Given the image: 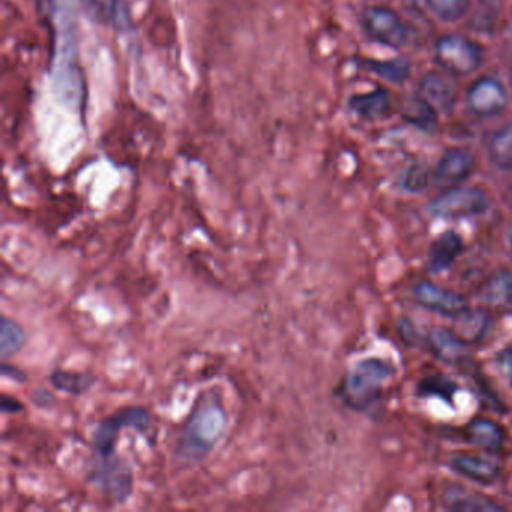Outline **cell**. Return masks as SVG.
<instances>
[{
  "instance_id": "obj_1",
  "label": "cell",
  "mask_w": 512,
  "mask_h": 512,
  "mask_svg": "<svg viewBox=\"0 0 512 512\" xmlns=\"http://www.w3.org/2000/svg\"><path fill=\"white\" fill-rule=\"evenodd\" d=\"M389 377L391 367L385 361L379 358L362 359L344 376L341 398L352 409H367L380 397Z\"/></svg>"
},
{
  "instance_id": "obj_2",
  "label": "cell",
  "mask_w": 512,
  "mask_h": 512,
  "mask_svg": "<svg viewBox=\"0 0 512 512\" xmlns=\"http://www.w3.org/2000/svg\"><path fill=\"white\" fill-rule=\"evenodd\" d=\"M151 425V413L143 406H128L116 410L113 415L101 419L92 433V454L94 460L115 457L119 434L125 428L145 433Z\"/></svg>"
},
{
  "instance_id": "obj_3",
  "label": "cell",
  "mask_w": 512,
  "mask_h": 512,
  "mask_svg": "<svg viewBox=\"0 0 512 512\" xmlns=\"http://www.w3.org/2000/svg\"><path fill=\"white\" fill-rule=\"evenodd\" d=\"M437 64L452 76H469L484 61V50L475 41L460 35H446L437 41Z\"/></svg>"
},
{
  "instance_id": "obj_4",
  "label": "cell",
  "mask_w": 512,
  "mask_h": 512,
  "mask_svg": "<svg viewBox=\"0 0 512 512\" xmlns=\"http://www.w3.org/2000/svg\"><path fill=\"white\" fill-rule=\"evenodd\" d=\"M88 476L89 481L94 482L113 502L125 503L133 494V469L118 455L92 461Z\"/></svg>"
},
{
  "instance_id": "obj_5",
  "label": "cell",
  "mask_w": 512,
  "mask_h": 512,
  "mask_svg": "<svg viewBox=\"0 0 512 512\" xmlns=\"http://www.w3.org/2000/svg\"><path fill=\"white\" fill-rule=\"evenodd\" d=\"M488 196L475 187H455L431 203V212L440 218H467L487 211Z\"/></svg>"
},
{
  "instance_id": "obj_6",
  "label": "cell",
  "mask_w": 512,
  "mask_h": 512,
  "mask_svg": "<svg viewBox=\"0 0 512 512\" xmlns=\"http://www.w3.org/2000/svg\"><path fill=\"white\" fill-rule=\"evenodd\" d=\"M361 26L370 40L391 49L407 43V31L397 13L385 7H370L362 11Z\"/></svg>"
},
{
  "instance_id": "obj_7",
  "label": "cell",
  "mask_w": 512,
  "mask_h": 512,
  "mask_svg": "<svg viewBox=\"0 0 512 512\" xmlns=\"http://www.w3.org/2000/svg\"><path fill=\"white\" fill-rule=\"evenodd\" d=\"M467 104L479 118H493L500 115L508 104V95L499 80L481 77L470 86Z\"/></svg>"
},
{
  "instance_id": "obj_8",
  "label": "cell",
  "mask_w": 512,
  "mask_h": 512,
  "mask_svg": "<svg viewBox=\"0 0 512 512\" xmlns=\"http://www.w3.org/2000/svg\"><path fill=\"white\" fill-rule=\"evenodd\" d=\"M413 293L419 305L443 316L455 317L469 308V302L461 293L436 286L430 281H421Z\"/></svg>"
},
{
  "instance_id": "obj_9",
  "label": "cell",
  "mask_w": 512,
  "mask_h": 512,
  "mask_svg": "<svg viewBox=\"0 0 512 512\" xmlns=\"http://www.w3.org/2000/svg\"><path fill=\"white\" fill-rule=\"evenodd\" d=\"M452 466L467 478L481 484H491L502 473V463L494 452L487 454H461L454 458Z\"/></svg>"
},
{
  "instance_id": "obj_10",
  "label": "cell",
  "mask_w": 512,
  "mask_h": 512,
  "mask_svg": "<svg viewBox=\"0 0 512 512\" xmlns=\"http://www.w3.org/2000/svg\"><path fill=\"white\" fill-rule=\"evenodd\" d=\"M475 166L476 160L472 152L466 149H451L437 164L436 181L451 187L460 184L472 175Z\"/></svg>"
},
{
  "instance_id": "obj_11",
  "label": "cell",
  "mask_w": 512,
  "mask_h": 512,
  "mask_svg": "<svg viewBox=\"0 0 512 512\" xmlns=\"http://www.w3.org/2000/svg\"><path fill=\"white\" fill-rule=\"evenodd\" d=\"M443 506L454 512H502V505L491 500L484 494L466 488L452 487L443 494Z\"/></svg>"
},
{
  "instance_id": "obj_12",
  "label": "cell",
  "mask_w": 512,
  "mask_h": 512,
  "mask_svg": "<svg viewBox=\"0 0 512 512\" xmlns=\"http://www.w3.org/2000/svg\"><path fill=\"white\" fill-rule=\"evenodd\" d=\"M467 442L479 446L487 452H499L506 442V433L497 422L491 419L479 418L470 422L464 430Z\"/></svg>"
},
{
  "instance_id": "obj_13",
  "label": "cell",
  "mask_w": 512,
  "mask_h": 512,
  "mask_svg": "<svg viewBox=\"0 0 512 512\" xmlns=\"http://www.w3.org/2000/svg\"><path fill=\"white\" fill-rule=\"evenodd\" d=\"M421 91L425 100L443 113L452 112L455 104V89L448 79L439 73H428L422 79Z\"/></svg>"
},
{
  "instance_id": "obj_14",
  "label": "cell",
  "mask_w": 512,
  "mask_h": 512,
  "mask_svg": "<svg viewBox=\"0 0 512 512\" xmlns=\"http://www.w3.org/2000/svg\"><path fill=\"white\" fill-rule=\"evenodd\" d=\"M464 244L460 236L454 232H446L433 242L428 254L431 271L442 272L455 262L463 253Z\"/></svg>"
},
{
  "instance_id": "obj_15",
  "label": "cell",
  "mask_w": 512,
  "mask_h": 512,
  "mask_svg": "<svg viewBox=\"0 0 512 512\" xmlns=\"http://www.w3.org/2000/svg\"><path fill=\"white\" fill-rule=\"evenodd\" d=\"M350 109L368 121H380L389 116L392 110V101L388 92L383 89L368 92V94L356 95L350 100Z\"/></svg>"
},
{
  "instance_id": "obj_16",
  "label": "cell",
  "mask_w": 512,
  "mask_h": 512,
  "mask_svg": "<svg viewBox=\"0 0 512 512\" xmlns=\"http://www.w3.org/2000/svg\"><path fill=\"white\" fill-rule=\"evenodd\" d=\"M454 332L464 344H476L487 334L488 314L484 310H470L467 308L463 313L455 316Z\"/></svg>"
},
{
  "instance_id": "obj_17",
  "label": "cell",
  "mask_w": 512,
  "mask_h": 512,
  "mask_svg": "<svg viewBox=\"0 0 512 512\" xmlns=\"http://www.w3.org/2000/svg\"><path fill=\"white\" fill-rule=\"evenodd\" d=\"M481 299L491 307L512 305V272L499 271L491 275L481 287Z\"/></svg>"
},
{
  "instance_id": "obj_18",
  "label": "cell",
  "mask_w": 512,
  "mask_h": 512,
  "mask_svg": "<svg viewBox=\"0 0 512 512\" xmlns=\"http://www.w3.org/2000/svg\"><path fill=\"white\" fill-rule=\"evenodd\" d=\"M488 157L500 170H512V122L494 131L488 139Z\"/></svg>"
},
{
  "instance_id": "obj_19",
  "label": "cell",
  "mask_w": 512,
  "mask_h": 512,
  "mask_svg": "<svg viewBox=\"0 0 512 512\" xmlns=\"http://www.w3.org/2000/svg\"><path fill=\"white\" fill-rule=\"evenodd\" d=\"M457 335L446 329H434L430 334V347L437 358L446 362H458L466 356V347Z\"/></svg>"
},
{
  "instance_id": "obj_20",
  "label": "cell",
  "mask_w": 512,
  "mask_h": 512,
  "mask_svg": "<svg viewBox=\"0 0 512 512\" xmlns=\"http://www.w3.org/2000/svg\"><path fill=\"white\" fill-rule=\"evenodd\" d=\"M53 388L70 395H83L97 383V377L80 371L55 370L49 377Z\"/></svg>"
},
{
  "instance_id": "obj_21",
  "label": "cell",
  "mask_w": 512,
  "mask_h": 512,
  "mask_svg": "<svg viewBox=\"0 0 512 512\" xmlns=\"http://www.w3.org/2000/svg\"><path fill=\"white\" fill-rule=\"evenodd\" d=\"M26 332L19 322L10 319V317H2L0 322V356L7 359L16 356L20 350L25 347Z\"/></svg>"
},
{
  "instance_id": "obj_22",
  "label": "cell",
  "mask_w": 512,
  "mask_h": 512,
  "mask_svg": "<svg viewBox=\"0 0 512 512\" xmlns=\"http://www.w3.org/2000/svg\"><path fill=\"white\" fill-rule=\"evenodd\" d=\"M89 4L92 5L95 13L113 28L121 31L131 28L130 11L122 0H89Z\"/></svg>"
},
{
  "instance_id": "obj_23",
  "label": "cell",
  "mask_w": 512,
  "mask_h": 512,
  "mask_svg": "<svg viewBox=\"0 0 512 512\" xmlns=\"http://www.w3.org/2000/svg\"><path fill=\"white\" fill-rule=\"evenodd\" d=\"M427 5L443 22H457L466 14L469 0H427Z\"/></svg>"
},
{
  "instance_id": "obj_24",
  "label": "cell",
  "mask_w": 512,
  "mask_h": 512,
  "mask_svg": "<svg viewBox=\"0 0 512 512\" xmlns=\"http://www.w3.org/2000/svg\"><path fill=\"white\" fill-rule=\"evenodd\" d=\"M370 62L368 68L377 76L389 80V82L403 83L409 77V64L403 59H395V61L386 62Z\"/></svg>"
},
{
  "instance_id": "obj_25",
  "label": "cell",
  "mask_w": 512,
  "mask_h": 512,
  "mask_svg": "<svg viewBox=\"0 0 512 512\" xmlns=\"http://www.w3.org/2000/svg\"><path fill=\"white\" fill-rule=\"evenodd\" d=\"M455 389H457V386L449 382L445 377H431V379H425V382L422 383V392L428 395H436V397L445 398V400H452Z\"/></svg>"
},
{
  "instance_id": "obj_26",
  "label": "cell",
  "mask_w": 512,
  "mask_h": 512,
  "mask_svg": "<svg viewBox=\"0 0 512 512\" xmlns=\"http://www.w3.org/2000/svg\"><path fill=\"white\" fill-rule=\"evenodd\" d=\"M431 104L425 101H413L412 106L407 109V118L413 124L421 125L424 128H430L434 125V113L431 112Z\"/></svg>"
},
{
  "instance_id": "obj_27",
  "label": "cell",
  "mask_w": 512,
  "mask_h": 512,
  "mask_svg": "<svg viewBox=\"0 0 512 512\" xmlns=\"http://www.w3.org/2000/svg\"><path fill=\"white\" fill-rule=\"evenodd\" d=\"M427 184V173L422 167H413L404 178V187L409 191H419Z\"/></svg>"
},
{
  "instance_id": "obj_28",
  "label": "cell",
  "mask_w": 512,
  "mask_h": 512,
  "mask_svg": "<svg viewBox=\"0 0 512 512\" xmlns=\"http://www.w3.org/2000/svg\"><path fill=\"white\" fill-rule=\"evenodd\" d=\"M0 368H2V376L8 377V379H13L14 382L25 383L26 380H28V374H26L22 368L8 364L7 361H4V364H2V367Z\"/></svg>"
},
{
  "instance_id": "obj_29",
  "label": "cell",
  "mask_w": 512,
  "mask_h": 512,
  "mask_svg": "<svg viewBox=\"0 0 512 512\" xmlns=\"http://www.w3.org/2000/svg\"><path fill=\"white\" fill-rule=\"evenodd\" d=\"M0 406H2V412L4 413H19L23 410L22 401L8 394L2 395V403H0Z\"/></svg>"
},
{
  "instance_id": "obj_30",
  "label": "cell",
  "mask_w": 512,
  "mask_h": 512,
  "mask_svg": "<svg viewBox=\"0 0 512 512\" xmlns=\"http://www.w3.org/2000/svg\"><path fill=\"white\" fill-rule=\"evenodd\" d=\"M499 361L500 367L505 371L506 376L512 379V347H509L508 350H505V352L500 355Z\"/></svg>"
},
{
  "instance_id": "obj_31",
  "label": "cell",
  "mask_w": 512,
  "mask_h": 512,
  "mask_svg": "<svg viewBox=\"0 0 512 512\" xmlns=\"http://www.w3.org/2000/svg\"><path fill=\"white\" fill-rule=\"evenodd\" d=\"M508 202H509V206H511V208H512V187L509 188Z\"/></svg>"
},
{
  "instance_id": "obj_32",
  "label": "cell",
  "mask_w": 512,
  "mask_h": 512,
  "mask_svg": "<svg viewBox=\"0 0 512 512\" xmlns=\"http://www.w3.org/2000/svg\"><path fill=\"white\" fill-rule=\"evenodd\" d=\"M509 80H511V88H512V70H511V77H509Z\"/></svg>"
},
{
  "instance_id": "obj_33",
  "label": "cell",
  "mask_w": 512,
  "mask_h": 512,
  "mask_svg": "<svg viewBox=\"0 0 512 512\" xmlns=\"http://www.w3.org/2000/svg\"><path fill=\"white\" fill-rule=\"evenodd\" d=\"M488 2H497V0H488Z\"/></svg>"
},
{
  "instance_id": "obj_34",
  "label": "cell",
  "mask_w": 512,
  "mask_h": 512,
  "mask_svg": "<svg viewBox=\"0 0 512 512\" xmlns=\"http://www.w3.org/2000/svg\"><path fill=\"white\" fill-rule=\"evenodd\" d=\"M511 254H512V236H511Z\"/></svg>"
}]
</instances>
